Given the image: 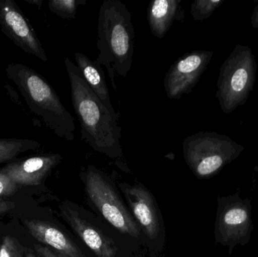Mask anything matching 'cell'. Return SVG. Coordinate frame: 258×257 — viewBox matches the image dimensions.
Listing matches in <instances>:
<instances>
[{
    "label": "cell",
    "mask_w": 258,
    "mask_h": 257,
    "mask_svg": "<svg viewBox=\"0 0 258 257\" xmlns=\"http://www.w3.org/2000/svg\"><path fill=\"white\" fill-rule=\"evenodd\" d=\"M18 188V186L12 182L6 175L0 172V198L12 196Z\"/></svg>",
    "instance_id": "cell-17"
},
{
    "label": "cell",
    "mask_w": 258,
    "mask_h": 257,
    "mask_svg": "<svg viewBox=\"0 0 258 257\" xmlns=\"http://www.w3.org/2000/svg\"><path fill=\"white\" fill-rule=\"evenodd\" d=\"M6 72L18 87L30 110L40 117L48 128L60 138L68 141L74 140V118L42 75L21 63H9Z\"/></svg>",
    "instance_id": "cell-3"
},
{
    "label": "cell",
    "mask_w": 258,
    "mask_h": 257,
    "mask_svg": "<svg viewBox=\"0 0 258 257\" xmlns=\"http://www.w3.org/2000/svg\"><path fill=\"white\" fill-rule=\"evenodd\" d=\"M39 146V142L30 139H0V164L13 159L23 152L37 149Z\"/></svg>",
    "instance_id": "cell-14"
},
{
    "label": "cell",
    "mask_w": 258,
    "mask_h": 257,
    "mask_svg": "<svg viewBox=\"0 0 258 257\" xmlns=\"http://www.w3.org/2000/svg\"><path fill=\"white\" fill-rule=\"evenodd\" d=\"M215 223V244L228 249L230 256L237 246H245L251 241L254 230L252 205L248 198L241 197L239 193L217 199Z\"/></svg>",
    "instance_id": "cell-5"
},
{
    "label": "cell",
    "mask_w": 258,
    "mask_h": 257,
    "mask_svg": "<svg viewBox=\"0 0 258 257\" xmlns=\"http://www.w3.org/2000/svg\"><path fill=\"white\" fill-rule=\"evenodd\" d=\"M81 4L86 5V0H51L48 2V8L57 16L73 20L76 18L77 8Z\"/></svg>",
    "instance_id": "cell-15"
},
{
    "label": "cell",
    "mask_w": 258,
    "mask_h": 257,
    "mask_svg": "<svg viewBox=\"0 0 258 257\" xmlns=\"http://www.w3.org/2000/svg\"><path fill=\"white\" fill-rule=\"evenodd\" d=\"M206 60L204 54L194 52L179 57L171 65L164 80L165 93L169 99H180L190 92Z\"/></svg>",
    "instance_id": "cell-9"
},
{
    "label": "cell",
    "mask_w": 258,
    "mask_h": 257,
    "mask_svg": "<svg viewBox=\"0 0 258 257\" xmlns=\"http://www.w3.org/2000/svg\"><path fill=\"white\" fill-rule=\"evenodd\" d=\"M26 3H31L33 5H37L39 7H40L42 4V0H24Z\"/></svg>",
    "instance_id": "cell-22"
},
{
    "label": "cell",
    "mask_w": 258,
    "mask_h": 257,
    "mask_svg": "<svg viewBox=\"0 0 258 257\" xmlns=\"http://www.w3.org/2000/svg\"><path fill=\"white\" fill-rule=\"evenodd\" d=\"M116 257H135L132 253H122V252H119V254Z\"/></svg>",
    "instance_id": "cell-23"
},
{
    "label": "cell",
    "mask_w": 258,
    "mask_h": 257,
    "mask_svg": "<svg viewBox=\"0 0 258 257\" xmlns=\"http://www.w3.org/2000/svg\"><path fill=\"white\" fill-rule=\"evenodd\" d=\"M248 73L244 69H239L235 72L231 80L232 89L236 92H241L246 84Z\"/></svg>",
    "instance_id": "cell-18"
},
{
    "label": "cell",
    "mask_w": 258,
    "mask_h": 257,
    "mask_svg": "<svg viewBox=\"0 0 258 257\" xmlns=\"http://www.w3.org/2000/svg\"><path fill=\"white\" fill-rule=\"evenodd\" d=\"M131 213L144 235V242L153 256L163 251L166 242L165 225L157 202L143 184H119Z\"/></svg>",
    "instance_id": "cell-6"
},
{
    "label": "cell",
    "mask_w": 258,
    "mask_h": 257,
    "mask_svg": "<svg viewBox=\"0 0 258 257\" xmlns=\"http://www.w3.org/2000/svg\"><path fill=\"white\" fill-rule=\"evenodd\" d=\"M77 67L80 69L89 87L101 100L109 111L115 116H118L112 105L108 87L106 81L105 74L100 65L91 60L86 54L77 52L74 54Z\"/></svg>",
    "instance_id": "cell-13"
},
{
    "label": "cell",
    "mask_w": 258,
    "mask_h": 257,
    "mask_svg": "<svg viewBox=\"0 0 258 257\" xmlns=\"http://www.w3.org/2000/svg\"><path fill=\"white\" fill-rule=\"evenodd\" d=\"M61 160L59 154L36 155L8 164L0 172L18 187L39 186Z\"/></svg>",
    "instance_id": "cell-10"
},
{
    "label": "cell",
    "mask_w": 258,
    "mask_h": 257,
    "mask_svg": "<svg viewBox=\"0 0 258 257\" xmlns=\"http://www.w3.org/2000/svg\"><path fill=\"white\" fill-rule=\"evenodd\" d=\"M24 223L29 233L44 246L68 257H86L80 247L54 225L37 220Z\"/></svg>",
    "instance_id": "cell-11"
},
{
    "label": "cell",
    "mask_w": 258,
    "mask_h": 257,
    "mask_svg": "<svg viewBox=\"0 0 258 257\" xmlns=\"http://www.w3.org/2000/svg\"><path fill=\"white\" fill-rule=\"evenodd\" d=\"M134 45L135 29L128 8L119 0L103 2L98 21L100 53L94 61L105 66L116 92V78L126 77L132 67Z\"/></svg>",
    "instance_id": "cell-2"
},
{
    "label": "cell",
    "mask_w": 258,
    "mask_h": 257,
    "mask_svg": "<svg viewBox=\"0 0 258 257\" xmlns=\"http://www.w3.org/2000/svg\"><path fill=\"white\" fill-rule=\"evenodd\" d=\"M60 214L71 229L97 257H116L119 250L113 238L89 218L88 213L78 205L64 202Z\"/></svg>",
    "instance_id": "cell-7"
},
{
    "label": "cell",
    "mask_w": 258,
    "mask_h": 257,
    "mask_svg": "<svg viewBox=\"0 0 258 257\" xmlns=\"http://www.w3.org/2000/svg\"><path fill=\"white\" fill-rule=\"evenodd\" d=\"M23 253L24 251L14 238L4 237L0 246V257H24Z\"/></svg>",
    "instance_id": "cell-16"
},
{
    "label": "cell",
    "mask_w": 258,
    "mask_h": 257,
    "mask_svg": "<svg viewBox=\"0 0 258 257\" xmlns=\"http://www.w3.org/2000/svg\"><path fill=\"white\" fill-rule=\"evenodd\" d=\"M14 208H15V203L13 202L0 199V215L6 214Z\"/></svg>",
    "instance_id": "cell-20"
},
{
    "label": "cell",
    "mask_w": 258,
    "mask_h": 257,
    "mask_svg": "<svg viewBox=\"0 0 258 257\" xmlns=\"http://www.w3.org/2000/svg\"><path fill=\"white\" fill-rule=\"evenodd\" d=\"M69 76L73 107L81 125V140L94 150L110 158L123 155L121 128L113 116L85 81L77 65L64 58Z\"/></svg>",
    "instance_id": "cell-1"
},
{
    "label": "cell",
    "mask_w": 258,
    "mask_h": 257,
    "mask_svg": "<svg viewBox=\"0 0 258 257\" xmlns=\"http://www.w3.org/2000/svg\"><path fill=\"white\" fill-rule=\"evenodd\" d=\"M80 177L92 209L122 235L145 244L139 226L111 179L93 165L88 166Z\"/></svg>",
    "instance_id": "cell-4"
},
{
    "label": "cell",
    "mask_w": 258,
    "mask_h": 257,
    "mask_svg": "<svg viewBox=\"0 0 258 257\" xmlns=\"http://www.w3.org/2000/svg\"><path fill=\"white\" fill-rule=\"evenodd\" d=\"M0 28L24 52L48 61L37 35L14 0H0Z\"/></svg>",
    "instance_id": "cell-8"
},
{
    "label": "cell",
    "mask_w": 258,
    "mask_h": 257,
    "mask_svg": "<svg viewBox=\"0 0 258 257\" xmlns=\"http://www.w3.org/2000/svg\"><path fill=\"white\" fill-rule=\"evenodd\" d=\"M181 0H155L150 2L147 19L153 36L162 39L168 33L174 21H182L183 12Z\"/></svg>",
    "instance_id": "cell-12"
},
{
    "label": "cell",
    "mask_w": 258,
    "mask_h": 257,
    "mask_svg": "<svg viewBox=\"0 0 258 257\" xmlns=\"http://www.w3.org/2000/svg\"><path fill=\"white\" fill-rule=\"evenodd\" d=\"M34 250L40 257H68L41 244H35Z\"/></svg>",
    "instance_id": "cell-19"
},
{
    "label": "cell",
    "mask_w": 258,
    "mask_h": 257,
    "mask_svg": "<svg viewBox=\"0 0 258 257\" xmlns=\"http://www.w3.org/2000/svg\"><path fill=\"white\" fill-rule=\"evenodd\" d=\"M24 255H25V257H36V255L34 254L33 251L30 249L28 248H24Z\"/></svg>",
    "instance_id": "cell-21"
}]
</instances>
